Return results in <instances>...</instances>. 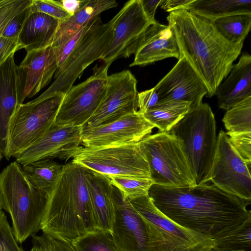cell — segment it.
Instances as JSON below:
<instances>
[{
	"instance_id": "obj_1",
	"label": "cell",
	"mask_w": 251,
	"mask_h": 251,
	"mask_svg": "<svg viewBox=\"0 0 251 251\" xmlns=\"http://www.w3.org/2000/svg\"><path fill=\"white\" fill-rule=\"evenodd\" d=\"M148 195L165 216L188 229L215 240L251 221V201L229 194L210 181L193 186L152 184Z\"/></svg>"
},
{
	"instance_id": "obj_2",
	"label": "cell",
	"mask_w": 251,
	"mask_h": 251,
	"mask_svg": "<svg viewBox=\"0 0 251 251\" xmlns=\"http://www.w3.org/2000/svg\"><path fill=\"white\" fill-rule=\"evenodd\" d=\"M167 20L176 38L180 56L202 79L207 89L206 96L212 97L227 76L243 46L231 44L210 21L188 11L171 12Z\"/></svg>"
},
{
	"instance_id": "obj_3",
	"label": "cell",
	"mask_w": 251,
	"mask_h": 251,
	"mask_svg": "<svg viewBox=\"0 0 251 251\" xmlns=\"http://www.w3.org/2000/svg\"><path fill=\"white\" fill-rule=\"evenodd\" d=\"M87 169L72 161L49 195L41 224L43 233L71 243L97 226L87 188Z\"/></svg>"
},
{
	"instance_id": "obj_4",
	"label": "cell",
	"mask_w": 251,
	"mask_h": 251,
	"mask_svg": "<svg viewBox=\"0 0 251 251\" xmlns=\"http://www.w3.org/2000/svg\"><path fill=\"white\" fill-rule=\"evenodd\" d=\"M180 141L196 185L210 181L217 136L214 115L201 102L190 109L168 132Z\"/></svg>"
},
{
	"instance_id": "obj_5",
	"label": "cell",
	"mask_w": 251,
	"mask_h": 251,
	"mask_svg": "<svg viewBox=\"0 0 251 251\" xmlns=\"http://www.w3.org/2000/svg\"><path fill=\"white\" fill-rule=\"evenodd\" d=\"M0 188L3 209L9 214L14 235L22 244L41 230L48 198L30 184L16 161L0 174Z\"/></svg>"
},
{
	"instance_id": "obj_6",
	"label": "cell",
	"mask_w": 251,
	"mask_h": 251,
	"mask_svg": "<svg viewBox=\"0 0 251 251\" xmlns=\"http://www.w3.org/2000/svg\"><path fill=\"white\" fill-rule=\"evenodd\" d=\"M129 200L147 225V251H213L216 246L213 239L186 228L165 216L148 195Z\"/></svg>"
},
{
	"instance_id": "obj_7",
	"label": "cell",
	"mask_w": 251,
	"mask_h": 251,
	"mask_svg": "<svg viewBox=\"0 0 251 251\" xmlns=\"http://www.w3.org/2000/svg\"><path fill=\"white\" fill-rule=\"evenodd\" d=\"M153 184L167 187L196 185L180 141L168 132L149 135L139 143Z\"/></svg>"
},
{
	"instance_id": "obj_8",
	"label": "cell",
	"mask_w": 251,
	"mask_h": 251,
	"mask_svg": "<svg viewBox=\"0 0 251 251\" xmlns=\"http://www.w3.org/2000/svg\"><path fill=\"white\" fill-rule=\"evenodd\" d=\"M113 22L102 23L98 16L89 23L88 28L68 58L55 73V80L40 97L59 93L65 95L85 69L101 59L113 36Z\"/></svg>"
},
{
	"instance_id": "obj_9",
	"label": "cell",
	"mask_w": 251,
	"mask_h": 251,
	"mask_svg": "<svg viewBox=\"0 0 251 251\" xmlns=\"http://www.w3.org/2000/svg\"><path fill=\"white\" fill-rule=\"evenodd\" d=\"M64 96L55 93L19 106L9 128L6 159L15 157L48 130L55 122Z\"/></svg>"
},
{
	"instance_id": "obj_10",
	"label": "cell",
	"mask_w": 251,
	"mask_h": 251,
	"mask_svg": "<svg viewBox=\"0 0 251 251\" xmlns=\"http://www.w3.org/2000/svg\"><path fill=\"white\" fill-rule=\"evenodd\" d=\"M72 162L106 176H126L151 179L148 163L139 144L83 148Z\"/></svg>"
},
{
	"instance_id": "obj_11",
	"label": "cell",
	"mask_w": 251,
	"mask_h": 251,
	"mask_svg": "<svg viewBox=\"0 0 251 251\" xmlns=\"http://www.w3.org/2000/svg\"><path fill=\"white\" fill-rule=\"evenodd\" d=\"M103 63L84 81L72 86L64 95L55 123L82 126L94 114L106 91L108 69Z\"/></svg>"
},
{
	"instance_id": "obj_12",
	"label": "cell",
	"mask_w": 251,
	"mask_h": 251,
	"mask_svg": "<svg viewBox=\"0 0 251 251\" xmlns=\"http://www.w3.org/2000/svg\"><path fill=\"white\" fill-rule=\"evenodd\" d=\"M251 166L243 160L226 132L221 130L217 136L210 181L229 194L251 201Z\"/></svg>"
},
{
	"instance_id": "obj_13",
	"label": "cell",
	"mask_w": 251,
	"mask_h": 251,
	"mask_svg": "<svg viewBox=\"0 0 251 251\" xmlns=\"http://www.w3.org/2000/svg\"><path fill=\"white\" fill-rule=\"evenodd\" d=\"M113 36L101 60L109 66L115 60L134 54L149 26L152 24L146 16L141 0H131L112 19Z\"/></svg>"
},
{
	"instance_id": "obj_14",
	"label": "cell",
	"mask_w": 251,
	"mask_h": 251,
	"mask_svg": "<svg viewBox=\"0 0 251 251\" xmlns=\"http://www.w3.org/2000/svg\"><path fill=\"white\" fill-rule=\"evenodd\" d=\"M137 82L129 70L108 75L105 95L82 129L107 124L137 112Z\"/></svg>"
},
{
	"instance_id": "obj_15",
	"label": "cell",
	"mask_w": 251,
	"mask_h": 251,
	"mask_svg": "<svg viewBox=\"0 0 251 251\" xmlns=\"http://www.w3.org/2000/svg\"><path fill=\"white\" fill-rule=\"evenodd\" d=\"M82 126L55 123L37 141L16 157L21 165L43 159L57 158L67 161L83 148Z\"/></svg>"
},
{
	"instance_id": "obj_16",
	"label": "cell",
	"mask_w": 251,
	"mask_h": 251,
	"mask_svg": "<svg viewBox=\"0 0 251 251\" xmlns=\"http://www.w3.org/2000/svg\"><path fill=\"white\" fill-rule=\"evenodd\" d=\"M155 126L136 112L112 122L82 129L81 145L85 148L138 143Z\"/></svg>"
},
{
	"instance_id": "obj_17",
	"label": "cell",
	"mask_w": 251,
	"mask_h": 251,
	"mask_svg": "<svg viewBox=\"0 0 251 251\" xmlns=\"http://www.w3.org/2000/svg\"><path fill=\"white\" fill-rule=\"evenodd\" d=\"M115 210L111 231L118 251H147L149 231L143 217L114 186Z\"/></svg>"
},
{
	"instance_id": "obj_18",
	"label": "cell",
	"mask_w": 251,
	"mask_h": 251,
	"mask_svg": "<svg viewBox=\"0 0 251 251\" xmlns=\"http://www.w3.org/2000/svg\"><path fill=\"white\" fill-rule=\"evenodd\" d=\"M154 88L158 96V102L182 100L190 103V109L202 102L207 94L202 79L182 56Z\"/></svg>"
},
{
	"instance_id": "obj_19",
	"label": "cell",
	"mask_w": 251,
	"mask_h": 251,
	"mask_svg": "<svg viewBox=\"0 0 251 251\" xmlns=\"http://www.w3.org/2000/svg\"><path fill=\"white\" fill-rule=\"evenodd\" d=\"M14 55L0 65V161L6 154L12 119L24 101L20 70Z\"/></svg>"
},
{
	"instance_id": "obj_20",
	"label": "cell",
	"mask_w": 251,
	"mask_h": 251,
	"mask_svg": "<svg viewBox=\"0 0 251 251\" xmlns=\"http://www.w3.org/2000/svg\"><path fill=\"white\" fill-rule=\"evenodd\" d=\"M19 68L24 101L50 83L57 69L56 49L50 46L27 52Z\"/></svg>"
},
{
	"instance_id": "obj_21",
	"label": "cell",
	"mask_w": 251,
	"mask_h": 251,
	"mask_svg": "<svg viewBox=\"0 0 251 251\" xmlns=\"http://www.w3.org/2000/svg\"><path fill=\"white\" fill-rule=\"evenodd\" d=\"M129 66H146L167 58H180L175 35L168 25L151 24L139 43Z\"/></svg>"
},
{
	"instance_id": "obj_22",
	"label": "cell",
	"mask_w": 251,
	"mask_h": 251,
	"mask_svg": "<svg viewBox=\"0 0 251 251\" xmlns=\"http://www.w3.org/2000/svg\"><path fill=\"white\" fill-rule=\"evenodd\" d=\"M85 179L97 229L111 231L115 203L109 178L87 169Z\"/></svg>"
},
{
	"instance_id": "obj_23",
	"label": "cell",
	"mask_w": 251,
	"mask_h": 251,
	"mask_svg": "<svg viewBox=\"0 0 251 251\" xmlns=\"http://www.w3.org/2000/svg\"><path fill=\"white\" fill-rule=\"evenodd\" d=\"M220 108L227 110L251 96V56L243 53L216 89Z\"/></svg>"
},
{
	"instance_id": "obj_24",
	"label": "cell",
	"mask_w": 251,
	"mask_h": 251,
	"mask_svg": "<svg viewBox=\"0 0 251 251\" xmlns=\"http://www.w3.org/2000/svg\"><path fill=\"white\" fill-rule=\"evenodd\" d=\"M59 22L45 14L31 13L18 37L23 49L29 52L50 47Z\"/></svg>"
},
{
	"instance_id": "obj_25",
	"label": "cell",
	"mask_w": 251,
	"mask_h": 251,
	"mask_svg": "<svg viewBox=\"0 0 251 251\" xmlns=\"http://www.w3.org/2000/svg\"><path fill=\"white\" fill-rule=\"evenodd\" d=\"M114 0H88L73 15L60 22L51 47L63 45L92 20L108 9L118 6Z\"/></svg>"
},
{
	"instance_id": "obj_26",
	"label": "cell",
	"mask_w": 251,
	"mask_h": 251,
	"mask_svg": "<svg viewBox=\"0 0 251 251\" xmlns=\"http://www.w3.org/2000/svg\"><path fill=\"white\" fill-rule=\"evenodd\" d=\"M183 10L211 22L232 14H251V0H194Z\"/></svg>"
},
{
	"instance_id": "obj_27",
	"label": "cell",
	"mask_w": 251,
	"mask_h": 251,
	"mask_svg": "<svg viewBox=\"0 0 251 251\" xmlns=\"http://www.w3.org/2000/svg\"><path fill=\"white\" fill-rule=\"evenodd\" d=\"M63 165L52 159H43L22 165L30 184L48 198L62 172Z\"/></svg>"
},
{
	"instance_id": "obj_28",
	"label": "cell",
	"mask_w": 251,
	"mask_h": 251,
	"mask_svg": "<svg viewBox=\"0 0 251 251\" xmlns=\"http://www.w3.org/2000/svg\"><path fill=\"white\" fill-rule=\"evenodd\" d=\"M190 103L182 100L158 102L143 114L159 132H168L190 110Z\"/></svg>"
},
{
	"instance_id": "obj_29",
	"label": "cell",
	"mask_w": 251,
	"mask_h": 251,
	"mask_svg": "<svg viewBox=\"0 0 251 251\" xmlns=\"http://www.w3.org/2000/svg\"><path fill=\"white\" fill-rule=\"evenodd\" d=\"M211 23L226 41L234 46H243L251 29V14L230 15L215 19Z\"/></svg>"
},
{
	"instance_id": "obj_30",
	"label": "cell",
	"mask_w": 251,
	"mask_h": 251,
	"mask_svg": "<svg viewBox=\"0 0 251 251\" xmlns=\"http://www.w3.org/2000/svg\"><path fill=\"white\" fill-rule=\"evenodd\" d=\"M223 122L226 133L251 132V96L226 110Z\"/></svg>"
},
{
	"instance_id": "obj_31",
	"label": "cell",
	"mask_w": 251,
	"mask_h": 251,
	"mask_svg": "<svg viewBox=\"0 0 251 251\" xmlns=\"http://www.w3.org/2000/svg\"><path fill=\"white\" fill-rule=\"evenodd\" d=\"M75 251H118L110 231L96 229L71 243Z\"/></svg>"
},
{
	"instance_id": "obj_32",
	"label": "cell",
	"mask_w": 251,
	"mask_h": 251,
	"mask_svg": "<svg viewBox=\"0 0 251 251\" xmlns=\"http://www.w3.org/2000/svg\"><path fill=\"white\" fill-rule=\"evenodd\" d=\"M112 185L121 193L124 199L131 200L148 195L153 184L151 179L132 176H111L108 177Z\"/></svg>"
},
{
	"instance_id": "obj_33",
	"label": "cell",
	"mask_w": 251,
	"mask_h": 251,
	"mask_svg": "<svg viewBox=\"0 0 251 251\" xmlns=\"http://www.w3.org/2000/svg\"><path fill=\"white\" fill-rule=\"evenodd\" d=\"M251 221L237 230L214 240L216 247L234 251H251Z\"/></svg>"
},
{
	"instance_id": "obj_34",
	"label": "cell",
	"mask_w": 251,
	"mask_h": 251,
	"mask_svg": "<svg viewBox=\"0 0 251 251\" xmlns=\"http://www.w3.org/2000/svg\"><path fill=\"white\" fill-rule=\"evenodd\" d=\"M32 0H0V36L10 21L29 6Z\"/></svg>"
},
{
	"instance_id": "obj_35",
	"label": "cell",
	"mask_w": 251,
	"mask_h": 251,
	"mask_svg": "<svg viewBox=\"0 0 251 251\" xmlns=\"http://www.w3.org/2000/svg\"><path fill=\"white\" fill-rule=\"evenodd\" d=\"M18 243L5 214L0 211V251H25Z\"/></svg>"
},
{
	"instance_id": "obj_36",
	"label": "cell",
	"mask_w": 251,
	"mask_h": 251,
	"mask_svg": "<svg viewBox=\"0 0 251 251\" xmlns=\"http://www.w3.org/2000/svg\"><path fill=\"white\" fill-rule=\"evenodd\" d=\"M31 13L40 12L61 22L70 15L57 3V0H32L30 5Z\"/></svg>"
},
{
	"instance_id": "obj_37",
	"label": "cell",
	"mask_w": 251,
	"mask_h": 251,
	"mask_svg": "<svg viewBox=\"0 0 251 251\" xmlns=\"http://www.w3.org/2000/svg\"><path fill=\"white\" fill-rule=\"evenodd\" d=\"M226 134L239 155L247 165H251V132Z\"/></svg>"
},
{
	"instance_id": "obj_38",
	"label": "cell",
	"mask_w": 251,
	"mask_h": 251,
	"mask_svg": "<svg viewBox=\"0 0 251 251\" xmlns=\"http://www.w3.org/2000/svg\"><path fill=\"white\" fill-rule=\"evenodd\" d=\"M31 13L29 6L17 14L7 25L2 36L9 38L18 37Z\"/></svg>"
},
{
	"instance_id": "obj_39",
	"label": "cell",
	"mask_w": 251,
	"mask_h": 251,
	"mask_svg": "<svg viewBox=\"0 0 251 251\" xmlns=\"http://www.w3.org/2000/svg\"><path fill=\"white\" fill-rule=\"evenodd\" d=\"M158 101V96L154 87L138 93L137 95L138 112L143 115L155 106Z\"/></svg>"
},
{
	"instance_id": "obj_40",
	"label": "cell",
	"mask_w": 251,
	"mask_h": 251,
	"mask_svg": "<svg viewBox=\"0 0 251 251\" xmlns=\"http://www.w3.org/2000/svg\"><path fill=\"white\" fill-rule=\"evenodd\" d=\"M23 49L18 37L0 36V65L17 50Z\"/></svg>"
},
{
	"instance_id": "obj_41",
	"label": "cell",
	"mask_w": 251,
	"mask_h": 251,
	"mask_svg": "<svg viewBox=\"0 0 251 251\" xmlns=\"http://www.w3.org/2000/svg\"><path fill=\"white\" fill-rule=\"evenodd\" d=\"M143 11L152 23L154 24L157 21L155 20L154 15L156 10L159 5H161L164 0H141Z\"/></svg>"
},
{
	"instance_id": "obj_42",
	"label": "cell",
	"mask_w": 251,
	"mask_h": 251,
	"mask_svg": "<svg viewBox=\"0 0 251 251\" xmlns=\"http://www.w3.org/2000/svg\"><path fill=\"white\" fill-rule=\"evenodd\" d=\"M194 0H166L161 5V7L168 12L183 9L184 7L190 4Z\"/></svg>"
},
{
	"instance_id": "obj_43",
	"label": "cell",
	"mask_w": 251,
	"mask_h": 251,
	"mask_svg": "<svg viewBox=\"0 0 251 251\" xmlns=\"http://www.w3.org/2000/svg\"><path fill=\"white\" fill-rule=\"evenodd\" d=\"M86 0H57L58 4L70 16L74 15L85 2Z\"/></svg>"
},
{
	"instance_id": "obj_44",
	"label": "cell",
	"mask_w": 251,
	"mask_h": 251,
	"mask_svg": "<svg viewBox=\"0 0 251 251\" xmlns=\"http://www.w3.org/2000/svg\"><path fill=\"white\" fill-rule=\"evenodd\" d=\"M48 236L54 251H75L70 243Z\"/></svg>"
},
{
	"instance_id": "obj_45",
	"label": "cell",
	"mask_w": 251,
	"mask_h": 251,
	"mask_svg": "<svg viewBox=\"0 0 251 251\" xmlns=\"http://www.w3.org/2000/svg\"><path fill=\"white\" fill-rule=\"evenodd\" d=\"M32 247L30 251H47L42 243H41L39 236L36 234L31 236Z\"/></svg>"
},
{
	"instance_id": "obj_46",
	"label": "cell",
	"mask_w": 251,
	"mask_h": 251,
	"mask_svg": "<svg viewBox=\"0 0 251 251\" xmlns=\"http://www.w3.org/2000/svg\"><path fill=\"white\" fill-rule=\"evenodd\" d=\"M39 237L47 251H54L50 238L48 235L43 233Z\"/></svg>"
},
{
	"instance_id": "obj_47",
	"label": "cell",
	"mask_w": 251,
	"mask_h": 251,
	"mask_svg": "<svg viewBox=\"0 0 251 251\" xmlns=\"http://www.w3.org/2000/svg\"><path fill=\"white\" fill-rule=\"evenodd\" d=\"M213 251H234L230 249H226V248H220L218 247L215 246Z\"/></svg>"
},
{
	"instance_id": "obj_48",
	"label": "cell",
	"mask_w": 251,
	"mask_h": 251,
	"mask_svg": "<svg viewBox=\"0 0 251 251\" xmlns=\"http://www.w3.org/2000/svg\"><path fill=\"white\" fill-rule=\"evenodd\" d=\"M2 209H3V202H2V196H1L0 188V211H1V210Z\"/></svg>"
}]
</instances>
